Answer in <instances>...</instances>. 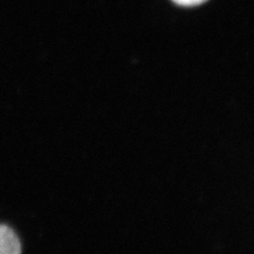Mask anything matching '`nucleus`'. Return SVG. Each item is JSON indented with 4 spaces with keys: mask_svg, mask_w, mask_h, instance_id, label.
I'll use <instances>...</instances> for the list:
<instances>
[{
    "mask_svg": "<svg viewBox=\"0 0 254 254\" xmlns=\"http://www.w3.org/2000/svg\"><path fill=\"white\" fill-rule=\"evenodd\" d=\"M0 254H21L18 236L10 228L0 224Z\"/></svg>",
    "mask_w": 254,
    "mask_h": 254,
    "instance_id": "f257e3e1",
    "label": "nucleus"
},
{
    "mask_svg": "<svg viewBox=\"0 0 254 254\" xmlns=\"http://www.w3.org/2000/svg\"><path fill=\"white\" fill-rule=\"evenodd\" d=\"M176 4L181 5V6H196V5H200L204 2H206L207 0H173Z\"/></svg>",
    "mask_w": 254,
    "mask_h": 254,
    "instance_id": "f03ea898",
    "label": "nucleus"
}]
</instances>
